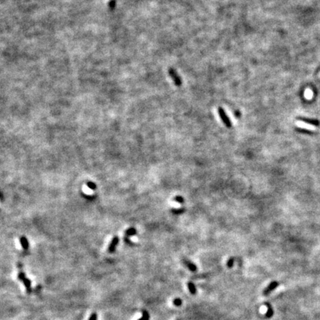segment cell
I'll list each match as a JSON object with an SVG mask.
<instances>
[{
	"label": "cell",
	"instance_id": "obj_18",
	"mask_svg": "<svg viewBox=\"0 0 320 320\" xmlns=\"http://www.w3.org/2000/svg\"><path fill=\"white\" fill-rule=\"evenodd\" d=\"M173 304H174L176 306H180L182 305V300L180 299H176L173 301Z\"/></svg>",
	"mask_w": 320,
	"mask_h": 320
},
{
	"label": "cell",
	"instance_id": "obj_9",
	"mask_svg": "<svg viewBox=\"0 0 320 320\" xmlns=\"http://www.w3.org/2000/svg\"><path fill=\"white\" fill-rule=\"evenodd\" d=\"M136 233H137V230H136L135 228H131L128 229V230L125 231V235H126L127 237H128V236H134Z\"/></svg>",
	"mask_w": 320,
	"mask_h": 320
},
{
	"label": "cell",
	"instance_id": "obj_13",
	"mask_svg": "<svg viewBox=\"0 0 320 320\" xmlns=\"http://www.w3.org/2000/svg\"><path fill=\"white\" fill-rule=\"evenodd\" d=\"M173 201L179 203V204H183V203L185 202V199L182 196H176L173 198Z\"/></svg>",
	"mask_w": 320,
	"mask_h": 320
},
{
	"label": "cell",
	"instance_id": "obj_17",
	"mask_svg": "<svg viewBox=\"0 0 320 320\" xmlns=\"http://www.w3.org/2000/svg\"><path fill=\"white\" fill-rule=\"evenodd\" d=\"M87 187H88L89 188H90L91 190H95V189H96V185H95L94 183H93V182H87Z\"/></svg>",
	"mask_w": 320,
	"mask_h": 320
},
{
	"label": "cell",
	"instance_id": "obj_10",
	"mask_svg": "<svg viewBox=\"0 0 320 320\" xmlns=\"http://www.w3.org/2000/svg\"><path fill=\"white\" fill-rule=\"evenodd\" d=\"M188 289H189L190 292H191L192 294H195V293H196V288L195 285H194L192 282L188 283Z\"/></svg>",
	"mask_w": 320,
	"mask_h": 320
},
{
	"label": "cell",
	"instance_id": "obj_16",
	"mask_svg": "<svg viewBox=\"0 0 320 320\" xmlns=\"http://www.w3.org/2000/svg\"><path fill=\"white\" fill-rule=\"evenodd\" d=\"M148 319H149V314L147 313V312H145V311H144V312H143L142 316L139 320H148Z\"/></svg>",
	"mask_w": 320,
	"mask_h": 320
},
{
	"label": "cell",
	"instance_id": "obj_3",
	"mask_svg": "<svg viewBox=\"0 0 320 320\" xmlns=\"http://www.w3.org/2000/svg\"><path fill=\"white\" fill-rule=\"evenodd\" d=\"M169 74L171 77V78L173 79V80L174 81L175 85L177 86H180L182 85V80H181L180 77H179V75L177 74V73L176 72V71L172 68H170L169 70Z\"/></svg>",
	"mask_w": 320,
	"mask_h": 320
},
{
	"label": "cell",
	"instance_id": "obj_19",
	"mask_svg": "<svg viewBox=\"0 0 320 320\" xmlns=\"http://www.w3.org/2000/svg\"><path fill=\"white\" fill-rule=\"evenodd\" d=\"M96 319H97L96 314V313H93L91 315V316L90 317V319H89V320H96Z\"/></svg>",
	"mask_w": 320,
	"mask_h": 320
},
{
	"label": "cell",
	"instance_id": "obj_2",
	"mask_svg": "<svg viewBox=\"0 0 320 320\" xmlns=\"http://www.w3.org/2000/svg\"><path fill=\"white\" fill-rule=\"evenodd\" d=\"M295 125L298 128H302V129L308 130V131H316L317 130V128L313 125H311L310 123H307V122H303V121H296L295 122Z\"/></svg>",
	"mask_w": 320,
	"mask_h": 320
},
{
	"label": "cell",
	"instance_id": "obj_6",
	"mask_svg": "<svg viewBox=\"0 0 320 320\" xmlns=\"http://www.w3.org/2000/svg\"><path fill=\"white\" fill-rule=\"evenodd\" d=\"M183 263L185 264V265L186 266L187 268H188L190 271H192V272H195V271L197 270L196 266L195 264L192 262V261H190V260L186 259H184Z\"/></svg>",
	"mask_w": 320,
	"mask_h": 320
},
{
	"label": "cell",
	"instance_id": "obj_4",
	"mask_svg": "<svg viewBox=\"0 0 320 320\" xmlns=\"http://www.w3.org/2000/svg\"><path fill=\"white\" fill-rule=\"evenodd\" d=\"M278 285H279V284L277 282H272L271 283H270V285L268 286V287L264 289V291H263V294L265 295V296L266 295L270 294L273 290H274L276 288H277V287Z\"/></svg>",
	"mask_w": 320,
	"mask_h": 320
},
{
	"label": "cell",
	"instance_id": "obj_1",
	"mask_svg": "<svg viewBox=\"0 0 320 320\" xmlns=\"http://www.w3.org/2000/svg\"><path fill=\"white\" fill-rule=\"evenodd\" d=\"M218 113H219V115H220V118H221L222 121L223 123L225 124V125L227 128H231L232 123H231V122H230L229 117L228 116V115L226 114L225 111L222 108H219Z\"/></svg>",
	"mask_w": 320,
	"mask_h": 320
},
{
	"label": "cell",
	"instance_id": "obj_12",
	"mask_svg": "<svg viewBox=\"0 0 320 320\" xmlns=\"http://www.w3.org/2000/svg\"><path fill=\"white\" fill-rule=\"evenodd\" d=\"M170 211H171L173 214H182V213H183L185 211V209L183 208V207H181V208L179 209H172Z\"/></svg>",
	"mask_w": 320,
	"mask_h": 320
},
{
	"label": "cell",
	"instance_id": "obj_8",
	"mask_svg": "<svg viewBox=\"0 0 320 320\" xmlns=\"http://www.w3.org/2000/svg\"><path fill=\"white\" fill-rule=\"evenodd\" d=\"M304 96H305V99H308V100H311V99H312L313 97V90H311V89L308 87V88L305 89V92H304Z\"/></svg>",
	"mask_w": 320,
	"mask_h": 320
},
{
	"label": "cell",
	"instance_id": "obj_15",
	"mask_svg": "<svg viewBox=\"0 0 320 320\" xmlns=\"http://www.w3.org/2000/svg\"><path fill=\"white\" fill-rule=\"evenodd\" d=\"M233 262H234V259L230 258L228 259V261H227V266L228 268H232L233 265Z\"/></svg>",
	"mask_w": 320,
	"mask_h": 320
},
{
	"label": "cell",
	"instance_id": "obj_14",
	"mask_svg": "<svg viewBox=\"0 0 320 320\" xmlns=\"http://www.w3.org/2000/svg\"><path fill=\"white\" fill-rule=\"evenodd\" d=\"M273 313H274V311H273L272 308H269L268 309V311L266 312V316L268 317V318H271L273 316Z\"/></svg>",
	"mask_w": 320,
	"mask_h": 320
},
{
	"label": "cell",
	"instance_id": "obj_7",
	"mask_svg": "<svg viewBox=\"0 0 320 320\" xmlns=\"http://www.w3.org/2000/svg\"><path fill=\"white\" fill-rule=\"evenodd\" d=\"M119 239L118 236H114V237H113V239H112L108 248V250L110 252H113V251H115V248H116V246L118 245V243H119Z\"/></svg>",
	"mask_w": 320,
	"mask_h": 320
},
{
	"label": "cell",
	"instance_id": "obj_5",
	"mask_svg": "<svg viewBox=\"0 0 320 320\" xmlns=\"http://www.w3.org/2000/svg\"><path fill=\"white\" fill-rule=\"evenodd\" d=\"M18 277L20 279V280H22V281L23 282H24L25 286L26 289H27V291L30 292V280L25 278V274H23V273H20V274H19Z\"/></svg>",
	"mask_w": 320,
	"mask_h": 320
},
{
	"label": "cell",
	"instance_id": "obj_11",
	"mask_svg": "<svg viewBox=\"0 0 320 320\" xmlns=\"http://www.w3.org/2000/svg\"><path fill=\"white\" fill-rule=\"evenodd\" d=\"M20 241H21V244L22 248H24L25 250H27V248H28V242H27V239H26L25 237H22Z\"/></svg>",
	"mask_w": 320,
	"mask_h": 320
},
{
	"label": "cell",
	"instance_id": "obj_20",
	"mask_svg": "<svg viewBox=\"0 0 320 320\" xmlns=\"http://www.w3.org/2000/svg\"><path fill=\"white\" fill-rule=\"evenodd\" d=\"M319 78H320V74H319Z\"/></svg>",
	"mask_w": 320,
	"mask_h": 320
}]
</instances>
